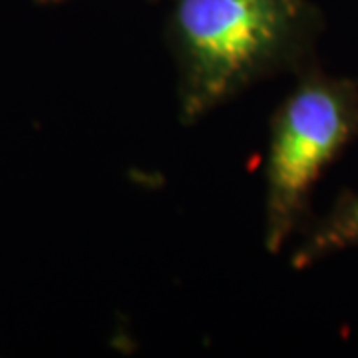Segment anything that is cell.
<instances>
[{
  "label": "cell",
  "instance_id": "obj_3",
  "mask_svg": "<svg viewBox=\"0 0 358 358\" xmlns=\"http://www.w3.org/2000/svg\"><path fill=\"white\" fill-rule=\"evenodd\" d=\"M355 245H358V195H346L294 249L291 265L301 271L322 257Z\"/></svg>",
  "mask_w": 358,
  "mask_h": 358
},
{
  "label": "cell",
  "instance_id": "obj_4",
  "mask_svg": "<svg viewBox=\"0 0 358 358\" xmlns=\"http://www.w3.org/2000/svg\"><path fill=\"white\" fill-rule=\"evenodd\" d=\"M44 2H58V0H44Z\"/></svg>",
  "mask_w": 358,
  "mask_h": 358
},
{
  "label": "cell",
  "instance_id": "obj_2",
  "mask_svg": "<svg viewBox=\"0 0 358 358\" xmlns=\"http://www.w3.org/2000/svg\"><path fill=\"white\" fill-rule=\"evenodd\" d=\"M357 136V84L301 72L268 124L263 237L268 253L277 255L303 223L313 185Z\"/></svg>",
  "mask_w": 358,
  "mask_h": 358
},
{
  "label": "cell",
  "instance_id": "obj_1",
  "mask_svg": "<svg viewBox=\"0 0 358 358\" xmlns=\"http://www.w3.org/2000/svg\"><path fill=\"white\" fill-rule=\"evenodd\" d=\"M317 14L308 0H169L178 110L192 126L257 82L299 72Z\"/></svg>",
  "mask_w": 358,
  "mask_h": 358
}]
</instances>
